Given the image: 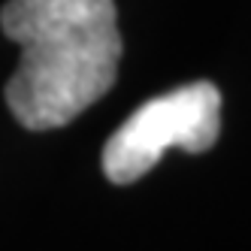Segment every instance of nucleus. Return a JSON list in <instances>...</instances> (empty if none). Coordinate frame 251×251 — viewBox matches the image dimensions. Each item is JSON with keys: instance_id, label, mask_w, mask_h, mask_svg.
Segmentation results:
<instances>
[{"instance_id": "2", "label": "nucleus", "mask_w": 251, "mask_h": 251, "mask_svg": "<svg viewBox=\"0 0 251 251\" xmlns=\"http://www.w3.org/2000/svg\"><path fill=\"white\" fill-rule=\"evenodd\" d=\"M221 133V91L212 82H191L151 97L106 139L100 167L112 185H133L151 173L167 149L209 151Z\"/></svg>"}, {"instance_id": "1", "label": "nucleus", "mask_w": 251, "mask_h": 251, "mask_svg": "<svg viewBox=\"0 0 251 251\" xmlns=\"http://www.w3.org/2000/svg\"><path fill=\"white\" fill-rule=\"evenodd\" d=\"M0 27L22 58L3 97L27 130H55L94 106L124 55L115 0H6Z\"/></svg>"}]
</instances>
